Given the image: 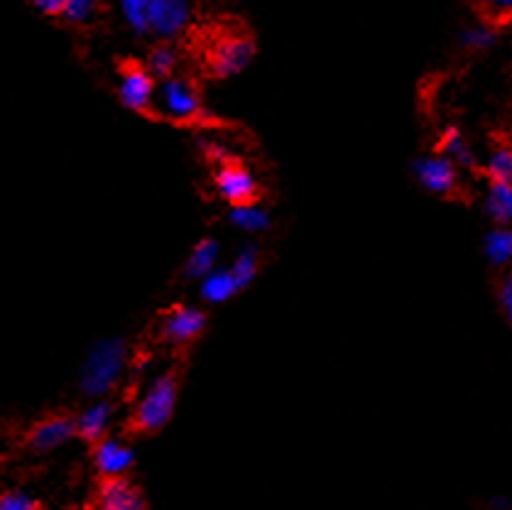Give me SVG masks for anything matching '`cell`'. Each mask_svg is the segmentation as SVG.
<instances>
[{"instance_id": "obj_30", "label": "cell", "mask_w": 512, "mask_h": 510, "mask_svg": "<svg viewBox=\"0 0 512 510\" xmlns=\"http://www.w3.org/2000/svg\"><path fill=\"white\" fill-rule=\"evenodd\" d=\"M493 506L495 508H510L508 498H493Z\"/></svg>"}, {"instance_id": "obj_14", "label": "cell", "mask_w": 512, "mask_h": 510, "mask_svg": "<svg viewBox=\"0 0 512 510\" xmlns=\"http://www.w3.org/2000/svg\"><path fill=\"white\" fill-rule=\"evenodd\" d=\"M111 420H113L111 400L106 398L96 400V403H91L89 408L76 415V437H81L86 444L94 447L96 442H101L103 437H108Z\"/></svg>"}, {"instance_id": "obj_28", "label": "cell", "mask_w": 512, "mask_h": 510, "mask_svg": "<svg viewBox=\"0 0 512 510\" xmlns=\"http://www.w3.org/2000/svg\"><path fill=\"white\" fill-rule=\"evenodd\" d=\"M37 10L47 18H62L64 8H67V0H32Z\"/></svg>"}, {"instance_id": "obj_27", "label": "cell", "mask_w": 512, "mask_h": 510, "mask_svg": "<svg viewBox=\"0 0 512 510\" xmlns=\"http://www.w3.org/2000/svg\"><path fill=\"white\" fill-rule=\"evenodd\" d=\"M0 510H40V501L23 491H8L0 496Z\"/></svg>"}, {"instance_id": "obj_20", "label": "cell", "mask_w": 512, "mask_h": 510, "mask_svg": "<svg viewBox=\"0 0 512 510\" xmlns=\"http://www.w3.org/2000/svg\"><path fill=\"white\" fill-rule=\"evenodd\" d=\"M201 300L209 302V305H223L231 297H236L238 292V282L233 278V273L228 268H216L214 273L206 275L199 285Z\"/></svg>"}, {"instance_id": "obj_11", "label": "cell", "mask_w": 512, "mask_h": 510, "mask_svg": "<svg viewBox=\"0 0 512 510\" xmlns=\"http://www.w3.org/2000/svg\"><path fill=\"white\" fill-rule=\"evenodd\" d=\"M206 329V314L196 307L177 305L162 317L160 334L162 339L174 346H187L199 339Z\"/></svg>"}, {"instance_id": "obj_8", "label": "cell", "mask_w": 512, "mask_h": 510, "mask_svg": "<svg viewBox=\"0 0 512 510\" xmlns=\"http://www.w3.org/2000/svg\"><path fill=\"white\" fill-rule=\"evenodd\" d=\"M123 106L135 113H150L152 99H155V77L147 72L145 64L123 62L121 86H118Z\"/></svg>"}, {"instance_id": "obj_1", "label": "cell", "mask_w": 512, "mask_h": 510, "mask_svg": "<svg viewBox=\"0 0 512 510\" xmlns=\"http://www.w3.org/2000/svg\"><path fill=\"white\" fill-rule=\"evenodd\" d=\"M128 366V344L118 336L96 341L79 368V390L84 398L101 400L116 390Z\"/></svg>"}, {"instance_id": "obj_15", "label": "cell", "mask_w": 512, "mask_h": 510, "mask_svg": "<svg viewBox=\"0 0 512 510\" xmlns=\"http://www.w3.org/2000/svg\"><path fill=\"white\" fill-rule=\"evenodd\" d=\"M481 255L488 268L500 273L512 268V226H490L481 236Z\"/></svg>"}, {"instance_id": "obj_21", "label": "cell", "mask_w": 512, "mask_h": 510, "mask_svg": "<svg viewBox=\"0 0 512 510\" xmlns=\"http://www.w3.org/2000/svg\"><path fill=\"white\" fill-rule=\"evenodd\" d=\"M486 182H508L512 184V145H495L481 162L478 170Z\"/></svg>"}, {"instance_id": "obj_6", "label": "cell", "mask_w": 512, "mask_h": 510, "mask_svg": "<svg viewBox=\"0 0 512 510\" xmlns=\"http://www.w3.org/2000/svg\"><path fill=\"white\" fill-rule=\"evenodd\" d=\"M216 194L228 206L255 204L260 199V184L253 172L236 160H221L214 172Z\"/></svg>"}, {"instance_id": "obj_12", "label": "cell", "mask_w": 512, "mask_h": 510, "mask_svg": "<svg viewBox=\"0 0 512 510\" xmlns=\"http://www.w3.org/2000/svg\"><path fill=\"white\" fill-rule=\"evenodd\" d=\"M91 459H94V466L98 474H101V479H116V476H125L133 469L135 452L123 439L103 437L91 449Z\"/></svg>"}, {"instance_id": "obj_2", "label": "cell", "mask_w": 512, "mask_h": 510, "mask_svg": "<svg viewBox=\"0 0 512 510\" xmlns=\"http://www.w3.org/2000/svg\"><path fill=\"white\" fill-rule=\"evenodd\" d=\"M179 381L177 373H162L160 378L150 383L143 398L135 405L133 415L128 420V430L135 434H155L165 430L167 422L172 420L174 405H177Z\"/></svg>"}, {"instance_id": "obj_17", "label": "cell", "mask_w": 512, "mask_h": 510, "mask_svg": "<svg viewBox=\"0 0 512 510\" xmlns=\"http://www.w3.org/2000/svg\"><path fill=\"white\" fill-rule=\"evenodd\" d=\"M219 248L221 246L216 238H201L189 253L187 263H184V280H204L206 275L214 273L216 263H219Z\"/></svg>"}, {"instance_id": "obj_7", "label": "cell", "mask_w": 512, "mask_h": 510, "mask_svg": "<svg viewBox=\"0 0 512 510\" xmlns=\"http://www.w3.org/2000/svg\"><path fill=\"white\" fill-rule=\"evenodd\" d=\"M76 437V417L67 412H54V415L42 417L25 434L23 444L27 452L47 454L54 449L64 447Z\"/></svg>"}, {"instance_id": "obj_3", "label": "cell", "mask_w": 512, "mask_h": 510, "mask_svg": "<svg viewBox=\"0 0 512 510\" xmlns=\"http://www.w3.org/2000/svg\"><path fill=\"white\" fill-rule=\"evenodd\" d=\"M253 59L255 40L250 35H245V32H226V35L216 37L214 45L209 47V54H206L209 72L216 79L236 77Z\"/></svg>"}, {"instance_id": "obj_19", "label": "cell", "mask_w": 512, "mask_h": 510, "mask_svg": "<svg viewBox=\"0 0 512 510\" xmlns=\"http://www.w3.org/2000/svg\"><path fill=\"white\" fill-rule=\"evenodd\" d=\"M228 221H231L233 229L243 233H265L272 226V214L268 206H263L260 202L241 204L228 209Z\"/></svg>"}, {"instance_id": "obj_18", "label": "cell", "mask_w": 512, "mask_h": 510, "mask_svg": "<svg viewBox=\"0 0 512 510\" xmlns=\"http://www.w3.org/2000/svg\"><path fill=\"white\" fill-rule=\"evenodd\" d=\"M500 45V27L490 20L461 27L459 47L468 54H488Z\"/></svg>"}, {"instance_id": "obj_10", "label": "cell", "mask_w": 512, "mask_h": 510, "mask_svg": "<svg viewBox=\"0 0 512 510\" xmlns=\"http://www.w3.org/2000/svg\"><path fill=\"white\" fill-rule=\"evenodd\" d=\"M189 20H192V8L187 0H152L147 10V30L165 42L182 35Z\"/></svg>"}, {"instance_id": "obj_9", "label": "cell", "mask_w": 512, "mask_h": 510, "mask_svg": "<svg viewBox=\"0 0 512 510\" xmlns=\"http://www.w3.org/2000/svg\"><path fill=\"white\" fill-rule=\"evenodd\" d=\"M86 510H147L145 496L128 476L101 479Z\"/></svg>"}, {"instance_id": "obj_25", "label": "cell", "mask_w": 512, "mask_h": 510, "mask_svg": "<svg viewBox=\"0 0 512 510\" xmlns=\"http://www.w3.org/2000/svg\"><path fill=\"white\" fill-rule=\"evenodd\" d=\"M495 305H498L500 314L508 324H512V268L505 270L495 285Z\"/></svg>"}, {"instance_id": "obj_16", "label": "cell", "mask_w": 512, "mask_h": 510, "mask_svg": "<svg viewBox=\"0 0 512 510\" xmlns=\"http://www.w3.org/2000/svg\"><path fill=\"white\" fill-rule=\"evenodd\" d=\"M481 209L490 226H512V184L486 182L481 194Z\"/></svg>"}, {"instance_id": "obj_24", "label": "cell", "mask_w": 512, "mask_h": 510, "mask_svg": "<svg viewBox=\"0 0 512 510\" xmlns=\"http://www.w3.org/2000/svg\"><path fill=\"white\" fill-rule=\"evenodd\" d=\"M152 0H121V10L125 23L135 35H150L147 30V10H150Z\"/></svg>"}, {"instance_id": "obj_22", "label": "cell", "mask_w": 512, "mask_h": 510, "mask_svg": "<svg viewBox=\"0 0 512 510\" xmlns=\"http://www.w3.org/2000/svg\"><path fill=\"white\" fill-rule=\"evenodd\" d=\"M228 270L233 273V278L238 282V290H245L260 273V248L255 243H245L241 251L236 253L233 263L228 265Z\"/></svg>"}, {"instance_id": "obj_13", "label": "cell", "mask_w": 512, "mask_h": 510, "mask_svg": "<svg viewBox=\"0 0 512 510\" xmlns=\"http://www.w3.org/2000/svg\"><path fill=\"white\" fill-rule=\"evenodd\" d=\"M434 150H437L439 155L449 157V160L454 162L461 172L481 170V160L476 157V150H473L471 140H468V135L464 133V128L461 126H446L444 130H441L437 148Z\"/></svg>"}, {"instance_id": "obj_26", "label": "cell", "mask_w": 512, "mask_h": 510, "mask_svg": "<svg viewBox=\"0 0 512 510\" xmlns=\"http://www.w3.org/2000/svg\"><path fill=\"white\" fill-rule=\"evenodd\" d=\"M94 10H96V0H67V8H64L62 18L72 25H84L89 23Z\"/></svg>"}, {"instance_id": "obj_29", "label": "cell", "mask_w": 512, "mask_h": 510, "mask_svg": "<svg viewBox=\"0 0 512 510\" xmlns=\"http://www.w3.org/2000/svg\"><path fill=\"white\" fill-rule=\"evenodd\" d=\"M478 5H481L488 15H495V18L512 15V0H478Z\"/></svg>"}, {"instance_id": "obj_4", "label": "cell", "mask_w": 512, "mask_h": 510, "mask_svg": "<svg viewBox=\"0 0 512 510\" xmlns=\"http://www.w3.org/2000/svg\"><path fill=\"white\" fill-rule=\"evenodd\" d=\"M461 175L464 172L449 157L439 155L437 150L427 155H419L412 162V177H415V182L424 192L439 199H454L461 192Z\"/></svg>"}, {"instance_id": "obj_5", "label": "cell", "mask_w": 512, "mask_h": 510, "mask_svg": "<svg viewBox=\"0 0 512 510\" xmlns=\"http://www.w3.org/2000/svg\"><path fill=\"white\" fill-rule=\"evenodd\" d=\"M160 113L177 123H196L206 116L204 101L199 89L189 79L177 77L165 79L160 84Z\"/></svg>"}, {"instance_id": "obj_23", "label": "cell", "mask_w": 512, "mask_h": 510, "mask_svg": "<svg viewBox=\"0 0 512 510\" xmlns=\"http://www.w3.org/2000/svg\"><path fill=\"white\" fill-rule=\"evenodd\" d=\"M177 52L170 42H160L157 47H152L150 54H147V72L152 74L155 79H172L174 72H177Z\"/></svg>"}]
</instances>
